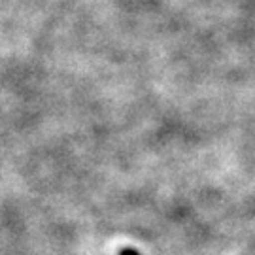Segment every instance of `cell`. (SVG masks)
Instances as JSON below:
<instances>
[{
  "mask_svg": "<svg viewBox=\"0 0 255 255\" xmlns=\"http://www.w3.org/2000/svg\"><path fill=\"white\" fill-rule=\"evenodd\" d=\"M119 255H140L136 250H132V248H125V250H121Z\"/></svg>",
  "mask_w": 255,
  "mask_h": 255,
  "instance_id": "obj_1",
  "label": "cell"
}]
</instances>
